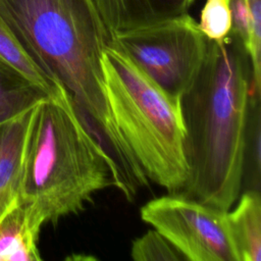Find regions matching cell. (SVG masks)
I'll list each match as a JSON object with an SVG mask.
<instances>
[{
	"mask_svg": "<svg viewBox=\"0 0 261 261\" xmlns=\"http://www.w3.org/2000/svg\"><path fill=\"white\" fill-rule=\"evenodd\" d=\"M49 95L0 56V123L32 109Z\"/></svg>",
	"mask_w": 261,
	"mask_h": 261,
	"instance_id": "obj_11",
	"label": "cell"
},
{
	"mask_svg": "<svg viewBox=\"0 0 261 261\" xmlns=\"http://www.w3.org/2000/svg\"><path fill=\"white\" fill-rule=\"evenodd\" d=\"M226 212L178 193H171L147 202L141 208L140 215L185 260L239 261Z\"/></svg>",
	"mask_w": 261,
	"mask_h": 261,
	"instance_id": "obj_6",
	"label": "cell"
},
{
	"mask_svg": "<svg viewBox=\"0 0 261 261\" xmlns=\"http://www.w3.org/2000/svg\"><path fill=\"white\" fill-rule=\"evenodd\" d=\"M0 56L48 92L55 88L47 74L32 60L0 16Z\"/></svg>",
	"mask_w": 261,
	"mask_h": 261,
	"instance_id": "obj_12",
	"label": "cell"
},
{
	"mask_svg": "<svg viewBox=\"0 0 261 261\" xmlns=\"http://www.w3.org/2000/svg\"><path fill=\"white\" fill-rule=\"evenodd\" d=\"M208 39L187 12L117 32L109 46L121 51L170 97L180 100L198 75Z\"/></svg>",
	"mask_w": 261,
	"mask_h": 261,
	"instance_id": "obj_5",
	"label": "cell"
},
{
	"mask_svg": "<svg viewBox=\"0 0 261 261\" xmlns=\"http://www.w3.org/2000/svg\"><path fill=\"white\" fill-rule=\"evenodd\" d=\"M44 220L29 204L19 202L0 220V261H40L38 239Z\"/></svg>",
	"mask_w": 261,
	"mask_h": 261,
	"instance_id": "obj_8",
	"label": "cell"
},
{
	"mask_svg": "<svg viewBox=\"0 0 261 261\" xmlns=\"http://www.w3.org/2000/svg\"><path fill=\"white\" fill-rule=\"evenodd\" d=\"M114 187L125 197L118 166L71 95L55 82L36 105L24 151L20 201L44 223L83 211L94 195Z\"/></svg>",
	"mask_w": 261,
	"mask_h": 261,
	"instance_id": "obj_3",
	"label": "cell"
},
{
	"mask_svg": "<svg viewBox=\"0 0 261 261\" xmlns=\"http://www.w3.org/2000/svg\"><path fill=\"white\" fill-rule=\"evenodd\" d=\"M35 107L0 123V220L20 201L25 144Z\"/></svg>",
	"mask_w": 261,
	"mask_h": 261,
	"instance_id": "obj_7",
	"label": "cell"
},
{
	"mask_svg": "<svg viewBox=\"0 0 261 261\" xmlns=\"http://www.w3.org/2000/svg\"><path fill=\"white\" fill-rule=\"evenodd\" d=\"M0 16L32 60L64 86L106 150L124 160L101 68L110 35L92 1L0 0Z\"/></svg>",
	"mask_w": 261,
	"mask_h": 261,
	"instance_id": "obj_2",
	"label": "cell"
},
{
	"mask_svg": "<svg viewBox=\"0 0 261 261\" xmlns=\"http://www.w3.org/2000/svg\"><path fill=\"white\" fill-rule=\"evenodd\" d=\"M130 257L136 261L185 260L177 250L156 229H150L134 241Z\"/></svg>",
	"mask_w": 261,
	"mask_h": 261,
	"instance_id": "obj_13",
	"label": "cell"
},
{
	"mask_svg": "<svg viewBox=\"0 0 261 261\" xmlns=\"http://www.w3.org/2000/svg\"><path fill=\"white\" fill-rule=\"evenodd\" d=\"M236 207L226 212L229 233L239 261L261 259V198L257 190L239 196Z\"/></svg>",
	"mask_w": 261,
	"mask_h": 261,
	"instance_id": "obj_9",
	"label": "cell"
},
{
	"mask_svg": "<svg viewBox=\"0 0 261 261\" xmlns=\"http://www.w3.org/2000/svg\"><path fill=\"white\" fill-rule=\"evenodd\" d=\"M112 34L148 25L176 15L166 0H91Z\"/></svg>",
	"mask_w": 261,
	"mask_h": 261,
	"instance_id": "obj_10",
	"label": "cell"
},
{
	"mask_svg": "<svg viewBox=\"0 0 261 261\" xmlns=\"http://www.w3.org/2000/svg\"><path fill=\"white\" fill-rule=\"evenodd\" d=\"M195 0H166L169 7L175 14L187 12Z\"/></svg>",
	"mask_w": 261,
	"mask_h": 261,
	"instance_id": "obj_16",
	"label": "cell"
},
{
	"mask_svg": "<svg viewBox=\"0 0 261 261\" xmlns=\"http://www.w3.org/2000/svg\"><path fill=\"white\" fill-rule=\"evenodd\" d=\"M231 18V33L237 35L245 45L251 58L253 52L252 15L249 0H223Z\"/></svg>",
	"mask_w": 261,
	"mask_h": 261,
	"instance_id": "obj_15",
	"label": "cell"
},
{
	"mask_svg": "<svg viewBox=\"0 0 261 261\" xmlns=\"http://www.w3.org/2000/svg\"><path fill=\"white\" fill-rule=\"evenodd\" d=\"M101 68L110 115L137 169L148 184L178 193L190 176L179 100L109 45Z\"/></svg>",
	"mask_w": 261,
	"mask_h": 261,
	"instance_id": "obj_4",
	"label": "cell"
},
{
	"mask_svg": "<svg viewBox=\"0 0 261 261\" xmlns=\"http://www.w3.org/2000/svg\"><path fill=\"white\" fill-rule=\"evenodd\" d=\"M200 31L208 40L219 41L231 31L229 10L223 0H206L198 22Z\"/></svg>",
	"mask_w": 261,
	"mask_h": 261,
	"instance_id": "obj_14",
	"label": "cell"
},
{
	"mask_svg": "<svg viewBox=\"0 0 261 261\" xmlns=\"http://www.w3.org/2000/svg\"><path fill=\"white\" fill-rule=\"evenodd\" d=\"M251 73L237 35L208 40L203 65L179 100L190 176L178 194L223 211L237 202L246 167Z\"/></svg>",
	"mask_w": 261,
	"mask_h": 261,
	"instance_id": "obj_1",
	"label": "cell"
}]
</instances>
